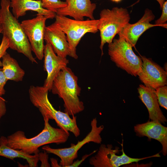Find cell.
<instances>
[{"instance_id":"cell-1","label":"cell","mask_w":167,"mask_h":167,"mask_svg":"<svg viewBox=\"0 0 167 167\" xmlns=\"http://www.w3.org/2000/svg\"><path fill=\"white\" fill-rule=\"evenodd\" d=\"M43 118L44 128L37 135L28 138L24 131H17L6 138L7 145L12 148L31 155L38 153L39 148L45 145L52 143L58 144L66 142L69 133L60 128L52 127L49 122V120Z\"/></svg>"},{"instance_id":"cell-2","label":"cell","mask_w":167,"mask_h":167,"mask_svg":"<svg viewBox=\"0 0 167 167\" xmlns=\"http://www.w3.org/2000/svg\"><path fill=\"white\" fill-rule=\"evenodd\" d=\"M78 77L67 66L63 68L54 80L50 91L63 101L64 112L73 116L83 111L84 103L79 96L81 89L78 84Z\"/></svg>"},{"instance_id":"cell-3","label":"cell","mask_w":167,"mask_h":167,"mask_svg":"<svg viewBox=\"0 0 167 167\" xmlns=\"http://www.w3.org/2000/svg\"><path fill=\"white\" fill-rule=\"evenodd\" d=\"M48 91L43 86H30L28 92L31 102L38 109L43 118L54 120L60 128L78 137L80 131L77 125L76 117L74 115L71 118L66 112L55 109L49 99Z\"/></svg>"},{"instance_id":"cell-4","label":"cell","mask_w":167,"mask_h":167,"mask_svg":"<svg viewBox=\"0 0 167 167\" xmlns=\"http://www.w3.org/2000/svg\"><path fill=\"white\" fill-rule=\"evenodd\" d=\"M10 0H1L0 17L3 26V36L8 39L9 48L22 54L32 63H37L20 23L10 11Z\"/></svg>"},{"instance_id":"cell-5","label":"cell","mask_w":167,"mask_h":167,"mask_svg":"<svg viewBox=\"0 0 167 167\" xmlns=\"http://www.w3.org/2000/svg\"><path fill=\"white\" fill-rule=\"evenodd\" d=\"M98 19V29L100 32L101 44L100 48L101 55L105 43L113 41L125 25L129 23L130 17L128 10L122 7H114L111 9H104L101 11Z\"/></svg>"},{"instance_id":"cell-6","label":"cell","mask_w":167,"mask_h":167,"mask_svg":"<svg viewBox=\"0 0 167 167\" xmlns=\"http://www.w3.org/2000/svg\"><path fill=\"white\" fill-rule=\"evenodd\" d=\"M55 25L66 34L71 52L72 58L77 59L76 47L82 37L86 33H95L98 31V19L77 20L56 15Z\"/></svg>"},{"instance_id":"cell-7","label":"cell","mask_w":167,"mask_h":167,"mask_svg":"<svg viewBox=\"0 0 167 167\" xmlns=\"http://www.w3.org/2000/svg\"><path fill=\"white\" fill-rule=\"evenodd\" d=\"M108 53L111 60L116 66L128 74L138 76L143 63L141 57L134 52L131 46L124 39L114 38L108 44Z\"/></svg>"},{"instance_id":"cell-8","label":"cell","mask_w":167,"mask_h":167,"mask_svg":"<svg viewBox=\"0 0 167 167\" xmlns=\"http://www.w3.org/2000/svg\"><path fill=\"white\" fill-rule=\"evenodd\" d=\"M97 123L96 118L92 119L91 122V131L82 140L78 141L76 144L71 143L69 147L60 148H53L49 146H45L42 149L47 153L58 156L61 159L59 164L60 167H68L77 157L78 151L85 144L91 142L101 143L102 139L100 134L103 131L104 126L102 125L98 126Z\"/></svg>"},{"instance_id":"cell-9","label":"cell","mask_w":167,"mask_h":167,"mask_svg":"<svg viewBox=\"0 0 167 167\" xmlns=\"http://www.w3.org/2000/svg\"><path fill=\"white\" fill-rule=\"evenodd\" d=\"M121 150L122 154L117 155V153L120 151L116 147L113 149L111 144H101L96 154L92 157L89 159L90 165L94 167H118L122 165L130 164L133 162H138L146 159L154 157H160L159 154L141 158H133L127 156L125 153L123 147Z\"/></svg>"},{"instance_id":"cell-10","label":"cell","mask_w":167,"mask_h":167,"mask_svg":"<svg viewBox=\"0 0 167 167\" xmlns=\"http://www.w3.org/2000/svg\"><path fill=\"white\" fill-rule=\"evenodd\" d=\"M47 19L44 16L37 14L35 17L24 20L20 23L28 37L32 52L40 60L44 57V36Z\"/></svg>"},{"instance_id":"cell-11","label":"cell","mask_w":167,"mask_h":167,"mask_svg":"<svg viewBox=\"0 0 167 167\" xmlns=\"http://www.w3.org/2000/svg\"><path fill=\"white\" fill-rule=\"evenodd\" d=\"M143 63L138 76L144 85L155 89L167 85V72L151 58L141 56Z\"/></svg>"},{"instance_id":"cell-12","label":"cell","mask_w":167,"mask_h":167,"mask_svg":"<svg viewBox=\"0 0 167 167\" xmlns=\"http://www.w3.org/2000/svg\"><path fill=\"white\" fill-rule=\"evenodd\" d=\"M45 42L44 50L43 68L47 76L43 86L49 91H50L54 80L59 72L67 66L69 61L66 58L57 55L50 44Z\"/></svg>"},{"instance_id":"cell-13","label":"cell","mask_w":167,"mask_h":167,"mask_svg":"<svg viewBox=\"0 0 167 167\" xmlns=\"http://www.w3.org/2000/svg\"><path fill=\"white\" fill-rule=\"evenodd\" d=\"M155 18L152 11L146 9L143 16L137 22L133 24L128 23L125 25L118 34L119 37L123 38L135 48L139 39L145 31L151 28L159 26L150 23Z\"/></svg>"},{"instance_id":"cell-14","label":"cell","mask_w":167,"mask_h":167,"mask_svg":"<svg viewBox=\"0 0 167 167\" xmlns=\"http://www.w3.org/2000/svg\"><path fill=\"white\" fill-rule=\"evenodd\" d=\"M65 2L67 5L58 10L56 15L69 16L77 20H84L85 17L95 19L93 12L96 5L90 0H66Z\"/></svg>"},{"instance_id":"cell-15","label":"cell","mask_w":167,"mask_h":167,"mask_svg":"<svg viewBox=\"0 0 167 167\" xmlns=\"http://www.w3.org/2000/svg\"><path fill=\"white\" fill-rule=\"evenodd\" d=\"M136 135L139 137L146 136L149 139H155L161 144L162 153L167 154V127L161 123L156 121H148L144 123L137 124L134 126Z\"/></svg>"},{"instance_id":"cell-16","label":"cell","mask_w":167,"mask_h":167,"mask_svg":"<svg viewBox=\"0 0 167 167\" xmlns=\"http://www.w3.org/2000/svg\"><path fill=\"white\" fill-rule=\"evenodd\" d=\"M44 40L49 43L55 53L58 56L72 57L71 52L65 33L54 24L46 26Z\"/></svg>"},{"instance_id":"cell-17","label":"cell","mask_w":167,"mask_h":167,"mask_svg":"<svg viewBox=\"0 0 167 167\" xmlns=\"http://www.w3.org/2000/svg\"><path fill=\"white\" fill-rule=\"evenodd\" d=\"M137 89L139 98L148 109L149 119L165 124L167 120L160 108L155 90L143 84Z\"/></svg>"},{"instance_id":"cell-18","label":"cell","mask_w":167,"mask_h":167,"mask_svg":"<svg viewBox=\"0 0 167 167\" xmlns=\"http://www.w3.org/2000/svg\"><path fill=\"white\" fill-rule=\"evenodd\" d=\"M10 7L12 8V13L17 19L26 14V12L32 11L42 15L47 19L55 18L56 14L49 11L42 6L41 2L34 0H10Z\"/></svg>"},{"instance_id":"cell-19","label":"cell","mask_w":167,"mask_h":167,"mask_svg":"<svg viewBox=\"0 0 167 167\" xmlns=\"http://www.w3.org/2000/svg\"><path fill=\"white\" fill-rule=\"evenodd\" d=\"M2 58V69L8 80L15 82L22 81L25 71L20 66L17 61L6 52Z\"/></svg>"},{"instance_id":"cell-20","label":"cell","mask_w":167,"mask_h":167,"mask_svg":"<svg viewBox=\"0 0 167 167\" xmlns=\"http://www.w3.org/2000/svg\"><path fill=\"white\" fill-rule=\"evenodd\" d=\"M41 2L42 7L51 11L56 13L59 9L67 5L65 1L60 0H36Z\"/></svg>"},{"instance_id":"cell-21","label":"cell","mask_w":167,"mask_h":167,"mask_svg":"<svg viewBox=\"0 0 167 167\" xmlns=\"http://www.w3.org/2000/svg\"><path fill=\"white\" fill-rule=\"evenodd\" d=\"M159 105L167 109V86L166 85L155 89Z\"/></svg>"},{"instance_id":"cell-22","label":"cell","mask_w":167,"mask_h":167,"mask_svg":"<svg viewBox=\"0 0 167 167\" xmlns=\"http://www.w3.org/2000/svg\"><path fill=\"white\" fill-rule=\"evenodd\" d=\"M162 12L160 17L155 21V24L159 26L167 28V1L164 2L162 8Z\"/></svg>"},{"instance_id":"cell-23","label":"cell","mask_w":167,"mask_h":167,"mask_svg":"<svg viewBox=\"0 0 167 167\" xmlns=\"http://www.w3.org/2000/svg\"><path fill=\"white\" fill-rule=\"evenodd\" d=\"M9 48V42L8 39L3 36L0 45V67H2V63L0 59L6 52V50Z\"/></svg>"},{"instance_id":"cell-24","label":"cell","mask_w":167,"mask_h":167,"mask_svg":"<svg viewBox=\"0 0 167 167\" xmlns=\"http://www.w3.org/2000/svg\"><path fill=\"white\" fill-rule=\"evenodd\" d=\"M8 79L6 77L2 69L0 68V96L4 95L5 93L4 87Z\"/></svg>"},{"instance_id":"cell-25","label":"cell","mask_w":167,"mask_h":167,"mask_svg":"<svg viewBox=\"0 0 167 167\" xmlns=\"http://www.w3.org/2000/svg\"><path fill=\"white\" fill-rule=\"evenodd\" d=\"M47 152L45 151L44 153H38L39 160L41 162V167H50L48 161V156Z\"/></svg>"},{"instance_id":"cell-26","label":"cell","mask_w":167,"mask_h":167,"mask_svg":"<svg viewBox=\"0 0 167 167\" xmlns=\"http://www.w3.org/2000/svg\"><path fill=\"white\" fill-rule=\"evenodd\" d=\"M97 150H94L89 154H86L84 155L82 157L81 159L80 160H78L75 161H74L73 163L69 165L68 167H77L79 166L87 158L92 155L94 153H95L97 152Z\"/></svg>"},{"instance_id":"cell-27","label":"cell","mask_w":167,"mask_h":167,"mask_svg":"<svg viewBox=\"0 0 167 167\" xmlns=\"http://www.w3.org/2000/svg\"><path fill=\"white\" fill-rule=\"evenodd\" d=\"M6 101L0 96V119L5 114L6 111Z\"/></svg>"},{"instance_id":"cell-28","label":"cell","mask_w":167,"mask_h":167,"mask_svg":"<svg viewBox=\"0 0 167 167\" xmlns=\"http://www.w3.org/2000/svg\"><path fill=\"white\" fill-rule=\"evenodd\" d=\"M50 160L52 167H60L58 163L57 160L54 158H52Z\"/></svg>"},{"instance_id":"cell-29","label":"cell","mask_w":167,"mask_h":167,"mask_svg":"<svg viewBox=\"0 0 167 167\" xmlns=\"http://www.w3.org/2000/svg\"><path fill=\"white\" fill-rule=\"evenodd\" d=\"M159 4L160 7L161 9L163 4L165 1V0H156Z\"/></svg>"},{"instance_id":"cell-30","label":"cell","mask_w":167,"mask_h":167,"mask_svg":"<svg viewBox=\"0 0 167 167\" xmlns=\"http://www.w3.org/2000/svg\"><path fill=\"white\" fill-rule=\"evenodd\" d=\"M3 30V26L2 24V21L0 17V34L2 33Z\"/></svg>"},{"instance_id":"cell-31","label":"cell","mask_w":167,"mask_h":167,"mask_svg":"<svg viewBox=\"0 0 167 167\" xmlns=\"http://www.w3.org/2000/svg\"><path fill=\"white\" fill-rule=\"evenodd\" d=\"M111 0L113 2L118 3L121 2L122 0Z\"/></svg>"}]
</instances>
